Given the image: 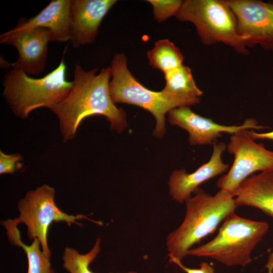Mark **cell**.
<instances>
[{
	"label": "cell",
	"mask_w": 273,
	"mask_h": 273,
	"mask_svg": "<svg viewBox=\"0 0 273 273\" xmlns=\"http://www.w3.org/2000/svg\"><path fill=\"white\" fill-rule=\"evenodd\" d=\"M226 148L223 142H215L210 158L195 171L188 173L184 169L174 171L168 182L169 195L172 199L180 203L186 202L201 184L225 172L229 167L222 159Z\"/></svg>",
	"instance_id": "cell-13"
},
{
	"label": "cell",
	"mask_w": 273,
	"mask_h": 273,
	"mask_svg": "<svg viewBox=\"0 0 273 273\" xmlns=\"http://www.w3.org/2000/svg\"><path fill=\"white\" fill-rule=\"evenodd\" d=\"M248 130L240 131L230 138L226 149L234 159L227 173L216 183L220 190L232 194L254 173L273 171V151L265 148L263 144L256 143Z\"/></svg>",
	"instance_id": "cell-8"
},
{
	"label": "cell",
	"mask_w": 273,
	"mask_h": 273,
	"mask_svg": "<svg viewBox=\"0 0 273 273\" xmlns=\"http://www.w3.org/2000/svg\"><path fill=\"white\" fill-rule=\"evenodd\" d=\"M116 0H71L70 39L73 47L95 41L100 24Z\"/></svg>",
	"instance_id": "cell-12"
},
{
	"label": "cell",
	"mask_w": 273,
	"mask_h": 273,
	"mask_svg": "<svg viewBox=\"0 0 273 273\" xmlns=\"http://www.w3.org/2000/svg\"><path fill=\"white\" fill-rule=\"evenodd\" d=\"M109 89L114 103H124L142 108L150 112L156 120L155 136L162 137L165 132L166 113L182 106L198 104L200 98L176 95L151 90L140 83L129 71L125 55L116 54L111 66Z\"/></svg>",
	"instance_id": "cell-4"
},
{
	"label": "cell",
	"mask_w": 273,
	"mask_h": 273,
	"mask_svg": "<svg viewBox=\"0 0 273 273\" xmlns=\"http://www.w3.org/2000/svg\"><path fill=\"white\" fill-rule=\"evenodd\" d=\"M50 41L51 32L44 28H35L15 33L6 32L0 35L1 43L11 44L18 51V59L11 63L12 69L28 75H37L44 70Z\"/></svg>",
	"instance_id": "cell-11"
},
{
	"label": "cell",
	"mask_w": 273,
	"mask_h": 273,
	"mask_svg": "<svg viewBox=\"0 0 273 273\" xmlns=\"http://www.w3.org/2000/svg\"><path fill=\"white\" fill-rule=\"evenodd\" d=\"M232 195L237 207H253L273 218V171L250 176Z\"/></svg>",
	"instance_id": "cell-15"
},
{
	"label": "cell",
	"mask_w": 273,
	"mask_h": 273,
	"mask_svg": "<svg viewBox=\"0 0 273 273\" xmlns=\"http://www.w3.org/2000/svg\"><path fill=\"white\" fill-rule=\"evenodd\" d=\"M101 243V239L99 238L93 248L84 254L79 253L72 248L66 247L63 255L64 268L70 273H94L89 269V265L100 252ZM125 273L138 272L129 271Z\"/></svg>",
	"instance_id": "cell-19"
},
{
	"label": "cell",
	"mask_w": 273,
	"mask_h": 273,
	"mask_svg": "<svg viewBox=\"0 0 273 273\" xmlns=\"http://www.w3.org/2000/svg\"><path fill=\"white\" fill-rule=\"evenodd\" d=\"M169 122L185 129L189 134L190 145H208L214 143L222 133L231 135L243 130L263 129L267 127L259 125L254 119L245 120L239 125H224L214 122L193 112L189 106L172 109L168 113Z\"/></svg>",
	"instance_id": "cell-10"
},
{
	"label": "cell",
	"mask_w": 273,
	"mask_h": 273,
	"mask_svg": "<svg viewBox=\"0 0 273 273\" xmlns=\"http://www.w3.org/2000/svg\"><path fill=\"white\" fill-rule=\"evenodd\" d=\"M249 134L254 140H266L273 141V130L268 132L259 133L253 130H248Z\"/></svg>",
	"instance_id": "cell-23"
},
{
	"label": "cell",
	"mask_w": 273,
	"mask_h": 273,
	"mask_svg": "<svg viewBox=\"0 0 273 273\" xmlns=\"http://www.w3.org/2000/svg\"><path fill=\"white\" fill-rule=\"evenodd\" d=\"M66 68L63 57L55 69L41 78L14 69L7 72L3 81V96L15 115L26 119L34 110L51 109L62 102L73 85L66 79Z\"/></svg>",
	"instance_id": "cell-3"
},
{
	"label": "cell",
	"mask_w": 273,
	"mask_h": 273,
	"mask_svg": "<svg viewBox=\"0 0 273 273\" xmlns=\"http://www.w3.org/2000/svg\"><path fill=\"white\" fill-rule=\"evenodd\" d=\"M169 261L176 264L186 273H214L213 267L207 262H202L198 268H190L183 265L180 260L173 259Z\"/></svg>",
	"instance_id": "cell-22"
},
{
	"label": "cell",
	"mask_w": 273,
	"mask_h": 273,
	"mask_svg": "<svg viewBox=\"0 0 273 273\" xmlns=\"http://www.w3.org/2000/svg\"><path fill=\"white\" fill-rule=\"evenodd\" d=\"M48 273H55V272H54V270H53V269L51 268V269L49 270V271H48Z\"/></svg>",
	"instance_id": "cell-25"
},
{
	"label": "cell",
	"mask_w": 273,
	"mask_h": 273,
	"mask_svg": "<svg viewBox=\"0 0 273 273\" xmlns=\"http://www.w3.org/2000/svg\"><path fill=\"white\" fill-rule=\"evenodd\" d=\"M175 17L193 23L205 45L221 43L241 54L249 53L247 39L239 34L236 17L226 0L183 1Z\"/></svg>",
	"instance_id": "cell-6"
},
{
	"label": "cell",
	"mask_w": 273,
	"mask_h": 273,
	"mask_svg": "<svg viewBox=\"0 0 273 273\" xmlns=\"http://www.w3.org/2000/svg\"><path fill=\"white\" fill-rule=\"evenodd\" d=\"M71 3V0H52L36 15L29 19L21 18L13 29L7 32L15 33L35 28H44L51 32V41L70 40Z\"/></svg>",
	"instance_id": "cell-14"
},
{
	"label": "cell",
	"mask_w": 273,
	"mask_h": 273,
	"mask_svg": "<svg viewBox=\"0 0 273 273\" xmlns=\"http://www.w3.org/2000/svg\"><path fill=\"white\" fill-rule=\"evenodd\" d=\"M5 228L8 238L14 245L22 248L28 260L27 273H48L51 268L50 257L40 250L41 244L37 238L33 239L31 245H27L21 240L20 233L15 219H8L2 222Z\"/></svg>",
	"instance_id": "cell-16"
},
{
	"label": "cell",
	"mask_w": 273,
	"mask_h": 273,
	"mask_svg": "<svg viewBox=\"0 0 273 273\" xmlns=\"http://www.w3.org/2000/svg\"><path fill=\"white\" fill-rule=\"evenodd\" d=\"M163 91L182 96L200 98L203 92L197 86L191 68L183 65L164 74Z\"/></svg>",
	"instance_id": "cell-18"
},
{
	"label": "cell",
	"mask_w": 273,
	"mask_h": 273,
	"mask_svg": "<svg viewBox=\"0 0 273 273\" xmlns=\"http://www.w3.org/2000/svg\"><path fill=\"white\" fill-rule=\"evenodd\" d=\"M153 8L154 19L161 23L178 13L183 1L180 0H149L147 1Z\"/></svg>",
	"instance_id": "cell-20"
},
{
	"label": "cell",
	"mask_w": 273,
	"mask_h": 273,
	"mask_svg": "<svg viewBox=\"0 0 273 273\" xmlns=\"http://www.w3.org/2000/svg\"><path fill=\"white\" fill-rule=\"evenodd\" d=\"M195 193L185 202L186 212L182 223L167 238L169 260L181 261L193 245L212 233L237 207L229 192L219 190L211 196L198 189Z\"/></svg>",
	"instance_id": "cell-2"
},
{
	"label": "cell",
	"mask_w": 273,
	"mask_h": 273,
	"mask_svg": "<svg viewBox=\"0 0 273 273\" xmlns=\"http://www.w3.org/2000/svg\"><path fill=\"white\" fill-rule=\"evenodd\" d=\"M22 159L19 154H6L0 151V174H12L16 169L17 163Z\"/></svg>",
	"instance_id": "cell-21"
},
{
	"label": "cell",
	"mask_w": 273,
	"mask_h": 273,
	"mask_svg": "<svg viewBox=\"0 0 273 273\" xmlns=\"http://www.w3.org/2000/svg\"><path fill=\"white\" fill-rule=\"evenodd\" d=\"M237 19L239 34L248 47L273 51V3L259 0H226Z\"/></svg>",
	"instance_id": "cell-9"
},
{
	"label": "cell",
	"mask_w": 273,
	"mask_h": 273,
	"mask_svg": "<svg viewBox=\"0 0 273 273\" xmlns=\"http://www.w3.org/2000/svg\"><path fill=\"white\" fill-rule=\"evenodd\" d=\"M147 55L150 64L164 74L182 65L184 59L179 49L167 39L157 41Z\"/></svg>",
	"instance_id": "cell-17"
},
{
	"label": "cell",
	"mask_w": 273,
	"mask_h": 273,
	"mask_svg": "<svg viewBox=\"0 0 273 273\" xmlns=\"http://www.w3.org/2000/svg\"><path fill=\"white\" fill-rule=\"evenodd\" d=\"M266 267L268 270V273H273V253L269 255Z\"/></svg>",
	"instance_id": "cell-24"
},
{
	"label": "cell",
	"mask_w": 273,
	"mask_h": 273,
	"mask_svg": "<svg viewBox=\"0 0 273 273\" xmlns=\"http://www.w3.org/2000/svg\"><path fill=\"white\" fill-rule=\"evenodd\" d=\"M111 77L110 67L97 73V68L86 71L75 64L71 89L62 102L50 109L58 118L64 142L74 139L82 121L94 115L105 116L111 128L118 132L125 128L124 111L116 106L110 96Z\"/></svg>",
	"instance_id": "cell-1"
},
{
	"label": "cell",
	"mask_w": 273,
	"mask_h": 273,
	"mask_svg": "<svg viewBox=\"0 0 273 273\" xmlns=\"http://www.w3.org/2000/svg\"><path fill=\"white\" fill-rule=\"evenodd\" d=\"M55 196L54 188L47 185L28 192L24 198L18 202L20 215L15 218L18 223H23L27 226L30 240H39L42 250L49 257L51 252L48 247V233L52 222L64 221L69 226L72 223L80 226L82 224L76 220L87 219L96 224H102L101 222L89 219L82 214L73 215L64 213L56 205Z\"/></svg>",
	"instance_id": "cell-7"
},
{
	"label": "cell",
	"mask_w": 273,
	"mask_h": 273,
	"mask_svg": "<svg viewBox=\"0 0 273 273\" xmlns=\"http://www.w3.org/2000/svg\"><path fill=\"white\" fill-rule=\"evenodd\" d=\"M268 229L265 221L245 218L234 213L224 219L212 240L191 248L187 255L211 258L228 266H245L251 262L252 252Z\"/></svg>",
	"instance_id": "cell-5"
}]
</instances>
